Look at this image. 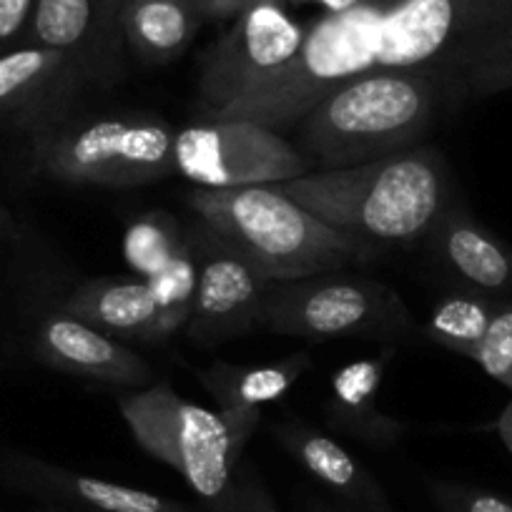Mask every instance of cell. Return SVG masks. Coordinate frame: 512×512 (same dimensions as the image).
<instances>
[{
  "label": "cell",
  "instance_id": "obj_17",
  "mask_svg": "<svg viewBox=\"0 0 512 512\" xmlns=\"http://www.w3.org/2000/svg\"><path fill=\"white\" fill-rule=\"evenodd\" d=\"M392 354L395 347H384L374 357L344 364L329 379V422L369 447H395L405 437V425L379 407L384 369Z\"/></svg>",
  "mask_w": 512,
  "mask_h": 512
},
{
  "label": "cell",
  "instance_id": "obj_16",
  "mask_svg": "<svg viewBox=\"0 0 512 512\" xmlns=\"http://www.w3.org/2000/svg\"><path fill=\"white\" fill-rule=\"evenodd\" d=\"M274 440L297 465H302L304 472L334 495L344 497L364 512H392L390 497L377 477L339 440L297 420H284L274 427Z\"/></svg>",
  "mask_w": 512,
  "mask_h": 512
},
{
  "label": "cell",
  "instance_id": "obj_19",
  "mask_svg": "<svg viewBox=\"0 0 512 512\" xmlns=\"http://www.w3.org/2000/svg\"><path fill=\"white\" fill-rule=\"evenodd\" d=\"M63 312L121 342H164L159 307L146 279H88L66 299Z\"/></svg>",
  "mask_w": 512,
  "mask_h": 512
},
{
  "label": "cell",
  "instance_id": "obj_33",
  "mask_svg": "<svg viewBox=\"0 0 512 512\" xmlns=\"http://www.w3.org/2000/svg\"><path fill=\"white\" fill-rule=\"evenodd\" d=\"M46 512H73V510H68V507H51V510Z\"/></svg>",
  "mask_w": 512,
  "mask_h": 512
},
{
  "label": "cell",
  "instance_id": "obj_27",
  "mask_svg": "<svg viewBox=\"0 0 512 512\" xmlns=\"http://www.w3.org/2000/svg\"><path fill=\"white\" fill-rule=\"evenodd\" d=\"M430 495L442 512H512V502L502 495L450 480H432Z\"/></svg>",
  "mask_w": 512,
  "mask_h": 512
},
{
  "label": "cell",
  "instance_id": "obj_23",
  "mask_svg": "<svg viewBox=\"0 0 512 512\" xmlns=\"http://www.w3.org/2000/svg\"><path fill=\"white\" fill-rule=\"evenodd\" d=\"M189 246L179 221L166 211H146L123 231V259L139 279H151Z\"/></svg>",
  "mask_w": 512,
  "mask_h": 512
},
{
  "label": "cell",
  "instance_id": "obj_9",
  "mask_svg": "<svg viewBox=\"0 0 512 512\" xmlns=\"http://www.w3.org/2000/svg\"><path fill=\"white\" fill-rule=\"evenodd\" d=\"M174 171L196 189H244L307 176L314 164L274 128L244 118H204L176 131Z\"/></svg>",
  "mask_w": 512,
  "mask_h": 512
},
{
  "label": "cell",
  "instance_id": "obj_14",
  "mask_svg": "<svg viewBox=\"0 0 512 512\" xmlns=\"http://www.w3.org/2000/svg\"><path fill=\"white\" fill-rule=\"evenodd\" d=\"M41 354L51 367L121 390H144L159 382L154 367L121 339L61 312L51 314L38 332Z\"/></svg>",
  "mask_w": 512,
  "mask_h": 512
},
{
  "label": "cell",
  "instance_id": "obj_32",
  "mask_svg": "<svg viewBox=\"0 0 512 512\" xmlns=\"http://www.w3.org/2000/svg\"><path fill=\"white\" fill-rule=\"evenodd\" d=\"M309 512H347V510H337V507H327V505H309Z\"/></svg>",
  "mask_w": 512,
  "mask_h": 512
},
{
  "label": "cell",
  "instance_id": "obj_28",
  "mask_svg": "<svg viewBox=\"0 0 512 512\" xmlns=\"http://www.w3.org/2000/svg\"><path fill=\"white\" fill-rule=\"evenodd\" d=\"M512 88V58L507 61L495 63V66H487L482 71L472 73V76L462 78L457 86H452L445 93V101L460 103L470 101V98H487L497 96V93H505Z\"/></svg>",
  "mask_w": 512,
  "mask_h": 512
},
{
  "label": "cell",
  "instance_id": "obj_22",
  "mask_svg": "<svg viewBox=\"0 0 512 512\" xmlns=\"http://www.w3.org/2000/svg\"><path fill=\"white\" fill-rule=\"evenodd\" d=\"M497 299L475 289H457L435 302L427 317L425 332L440 347L472 359L495 314Z\"/></svg>",
  "mask_w": 512,
  "mask_h": 512
},
{
  "label": "cell",
  "instance_id": "obj_6",
  "mask_svg": "<svg viewBox=\"0 0 512 512\" xmlns=\"http://www.w3.org/2000/svg\"><path fill=\"white\" fill-rule=\"evenodd\" d=\"M176 131L151 113L71 116L36 136L43 174L71 186L134 189L174 174Z\"/></svg>",
  "mask_w": 512,
  "mask_h": 512
},
{
  "label": "cell",
  "instance_id": "obj_13",
  "mask_svg": "<svg viewBox=\"0 0 512 512\" xmlns=\"http://www.w3.org/2000/svg\"><path fill=\"white\" fill-rule=\"evenodd\" d=\"M88 86L81 68L61 51L46 46H26L0 56V108L46 134L68 121Z\"/></svg>",
  "mask_w": 512,
  "mask_h": 512
},
{
  "label": "cell",
  "instance_id": "obj_25",
  "mask_svg": "<svg viewBox=\"0 0 512 512\" xmlns=\"http://www.w3.org/2000/svg\"><path fill=\"white\" fill-rule=\"evenodd\" d=\"M472 362L512 392V299H497L495 314L472 354Z\"/></svg>",
  "mask_w": 512,
  "mask_h": 512
},
{
  "label": "cell",
  "instance_id": "obj_11",
  "mask_svg": "<svg viewBox=\"0 0 512 512\" xmlns=\"http://www.w3.org/2000/svg\"><path fill=\"white\" fill-rule=\"evenodd\" d=\"M189 241L199 269L194 312L184 327L189 342L204 349L219 347L259 327L267 279L201 221L189 231Z\"/></svg>",
  "mask_w": 512,
  "mask_h": 512
},
{
  "label": "cell",
  "instance_id": "obj_18",
  "mask_svg": "<svg viewBox=\"0 0 512 512\" xmlns=\"http://www.w3.org/2000/svg\"><path fill=\"white\" fill-rule=\"evenodd\" d=\"M427 241L437 259L470 289L490 297L512 292V249L465 209L447 206Z\"/></svg>",
  "mask_w": 512,
  "mask_h": 512
},
{
  "label": "cell",
  "instance_id": "obj_8",
  "mask_svg": "<svg viewBox=\"0 0 512 512\" xmlns=\"http://www.w3.org/2000/svg\"><path fill=\"white\" fill-rule=\"evenodd\" d=\"M410 327V312L395 289L344 269L269 284L259 312V329L309 342L400 337Z\"/></svg>",
  "mask_w": 512,
  "mask_h": 512
},
{
  "label": "cell",
  "instance_id": "obj_4",
  "mask_svg": "<svg viewBox=\"0 0 512 512\" xmlns=\"http://www.w3.org/2000/svg\"><path fill=\"white\" fill-rule=\"evenodd\" d=\"M392 0H362L307 28L299 51L267 81L209 118H244L279 134L297 128L324 98L377 68L379 28Z\"/></svg>",
  "mask_w": 512,
  "mask_h": 512
},
{
  "label": "cell",
  "instance_id": "obj_20",
  "mask_svg": "<svg viewBox=\"0 0 512 512\" xmlns=\"http://www.w3.org/2000/svg\"><path fill=\"white\" fill-rule=\"evenodd\" d=\"M206 21L201 0H123L126 51L149 66L179 58Z\"/></svg>",
  "mask_w": 512,
  "mask_h": 512
},
{
  "label": "cell",
  "instance_id": "obj_21",
  "mask_svg": "<svg viewBox=\"0 0 512 512\" xmlns=\"http://www.w3.org/2000/svg\"><path fill=\"white\" fill-rule=\"evenodd\" d=\"M33 472L43 490L56 495L63 505H71L76 512H194L186 502L171 500L159 492L63 470V467L36 465Z\"/></svg>",
  "mask_w": 512,
  "mask_h": 512
},
{
  "label": "cell",
  "instance_id": "obj_30",
  "mask_svg": "<svg viewBox=\"0 0 512 512\" xmlns=\"http://www.w3.org/2000/svg\"><path fill=\"white\" fill-rule=\"evenodd\" d=\"M256 3H264V0H201V6H204V16L211 18V21L236 18L239 13H244L246 8L256 6Z\"/></svg>",
  "mask_w": 512,
  "mask_h": 512
},
{
  "label": "cell",
  "instance_id": "obj_29",
  "mask_svg": "<svg viewBox=\"0 0 512 512\" xmlns=\"http://www.w3.org/2000/svg\"><path fill=\"white\" fill-rule=\"evenodd\" d=\"M38 0H0V46L16 41L31 28Z\"/></svg>",
  "mask_w": 512,
  "mask_h": 512
},
{
  "label": "cell",
  "instance_id": "obj_3",
  "mask_svg": "<svg viewBox=\"0 0 512 512\" xmlns=\"http://www.w3.org/2000/svg\"><path fill=\"white\" fill-rule=\"evenodd\" d=\"M440 103V86L430 73L372 68L324 98L299 123V151L314 171H332L417 149Z\"/></svg>",
  "mask_w": 512,
  "mask_h": 512
},
{
  "label": "cell",
  "instance_id": "obj_26",
  "mask_svg": "<svg viewBox=\"0 0 512 512\" xmlns=\"http://www.w3.org/2000/svg\"><path fill=\"white\" fill-rule=\"evenodd\" d=\"M211 512H279L272 492L251 462H239L224 500Z\"/></svg>",
  "mask_w": 512,
  "mask_h": 512
},
{
  "label": "cell",
  "instance_id": "obj_2",
  "mask_svg": "<svg viewBox=\"0 0 512 512\" xmlns=\"http://www.w3.org/2000/svg\"><path fill=\"white\" fill-rule=\"evenodd\" d=\"M196 221L269 284L369 264L382 246L344 234L314 216L277 186L196 189L186 196Z\"/></svg>",
  "mask_w": 512,
  "mask_h": 512
},
{
  "label": "cell",
  "instance_id": "obj_5",
  "mask_svg": "<svg viewBox=\"0 0 512 512\" xmlns=\"http://www.w3.org/2000/svg\"><path fill=\"white\" fill-rule=\"evenodd\" d=\"M512 58V0H392L379 28L377 68H417L445 93Z\"/></svg>",
  "mask_w": 512,
  "mask_h": 512
},
{
  "label": "cell",
  "instance_id": "obj_1",
  "mask_svg": "<svg viewBox=\"0 0 512 512\" xmlns=\"http://www.w3.org/2000/svg\"><path fill=\"white\" fill-rule=\"evenodd\" d=\"M274 186L334 229L377 246L427 239L452 204L445 159L430 146Z\"/></svg>",
  "mask_w": 512,
  "mask_h": 512
},
{
  "label": "cell",
  "instance_id": "obj_12",
  "mask_svg": "<svg viewBox=\"0 0 512 512\" xmlns=\"http://www.w3.org/2000/svg\"><path fill=\"white\" fill-rule=\"evenodd\" d=\"M123 0H38L31 21L36 46L61 51L91 88H111L123 73Z\"/></svg>",
  "mask_w": 512,
  "mask_h": 512
},
{
  "label": "cell",
  "instance_id": "obj_15",
  "mask_svg": "<svg viewBox=\"0 0 512 512\" xmlns=\"http://www.w3.org/2000/svg\"><path fill=\"white\" fill-rule=\"evenodd\" d=\"M312 359L299 352L274 364L244 367V364L211 362L196 377L206 395L216 402L219 415L224 417L236 450L244 455L246 442L254 435L262 420V410L297 387L299 379L309 372Z\"/></svg>",
  "mask_w": 512,
  "mask_h": 512
},
{
  "label": "cell",
  "instance_id": "obj_10",
  "mask_svg": "<svg viewBox=\"0 0 512 512\" xmlns=\"http://www.w3.org/2000/svg\"><path fill=\"white\" fill-rule=\"evenodd\" d=\"M304 36L307 28L277 0H264L239 13L201 58L196 81L201 118H209L274 76L299 51Z\"/></svg>",
  "mask_w": 512,
  "mask_h": 512
},
{
  "label": "cell",
  "instance_id": "obj_7",
  "mask_svg": "<svg viewBox=\"0 0 512 512\" xmlns=\"http://www.w3.org/2000/svg\"><path fill=\"white\" fill-rule=\"evenodd\" d=\"M118 412L136 445L184 477L209 512L224 500L241 452L219 412L186 400L169 382L123 392Z\"/></svg>",
  "mask_w": 512,
  "mask_h": 512
},
{
  "label": "cell",
  "instance_id": "obj_31",
  "mask_svg": "<svg viewBox=\"0 0 512 512\" xmlns=\"http://www.w3.org/2000/svg\"><path fill=\"white\" fill-rule=\"evenodd\" d=\"M497 437H500L502 445H505L507 452L512 455V400L507 402L505 410L497 417Z\"/></svg>",
  "mask_w": 512,
  "mask_h": 512
},
{
  "label": "cell",
  "instance_id": "obj_24",
  "mask_svg": "<svg viewBox=\"0 0 512 512\" xmlns=\"http://www.w3.org/2000/svg\"><path fill=\"white\" fill-rule=\"evenodd\" d=\"M146 282H149L156 307H159L161 334H164V339H169L176 329H184L189 324L191 312H194L199 269H196L191 241L169 267L161 269L156 277L146 279Z\"/></svg>",
  "mask_w": 512,
  "mask_h": 512
}]
</instances>
